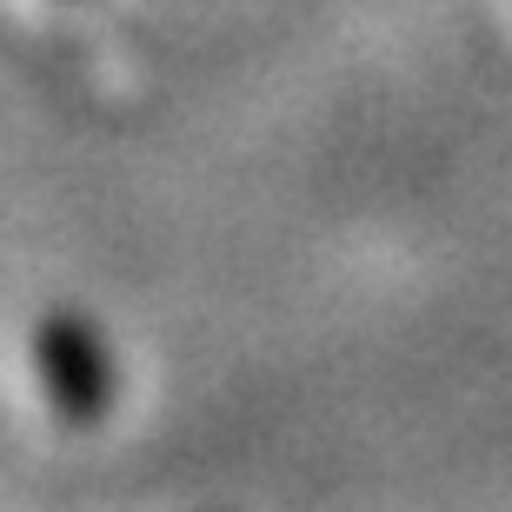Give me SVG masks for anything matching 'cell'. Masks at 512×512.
Returning <instances> with one entry per match:
<instances>
[{"label":"cell","mask_w":512,"mask_h":512,"mask_svg":"<svg viewBox=\"0 0 512 512\" xmlns=\"http://www.w3.org/2000/svg\"><path fill=\"white\" fill-rule=\"evenodd\" d=\"M34 353H40V380L54 393V406L74 426L107 413V399H114V366H107V346L87 333L80 320H47L34 333Z\"/></svg>","instance_id":"1"}]
</instances>
